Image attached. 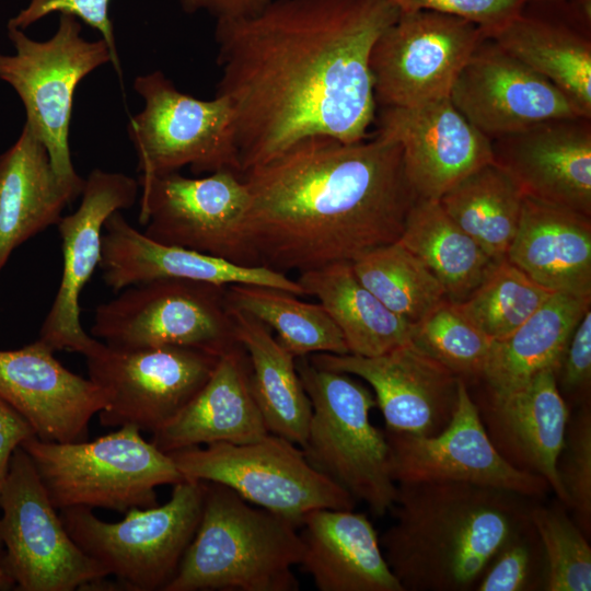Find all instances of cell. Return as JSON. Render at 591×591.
<instances>
[{
	"instance_id": "cell-1",
	"label": "cell",
	"mask_w": 591,
	"mask_h": 591,
	"mask_svg": "<svg viewBox=\"0 0 591 591\" xmlns=\"http://www.w3.org/2000/svg\"><path fill=\"white\" fill-rule=\"evenodd\" d=\"M398 15L391 0H273L217 21L216 94L234 112L242 174L308 137L367 138L371 50Z\"/></svg>"
},
{
	"instance_id": "cell-2",
	"label": "cell",
	"mask_w": 591,
	"mask_h": 591,
	"mask_svg": "<svg viewBox=\"0 0 591 591\" xmlns=\"http://www.w3.org/2000/svg\"><path fill=\"white\" fill-rule=\"evenodd\" d=\"M245 236L259 265L304 273L352 262L401 237L418 199L401 147L313 136L242 174Z\"/></svg>"
},
{
	"instance_id": "cell-3",
	"label": "cell",
	"mask_w": 591,
	"mask_h": 591,
	"mask_svg": "<svg viewBox=\"0 0 591 591\" xmlns=\"http://www.w3.org/2000/svg\"><path fill=\"white\" fill-rule=\"evenodd\" d=\"M533 500L463 482L397 484L383 555L403 591L474 590Z\"/></svg>"
},
{
	"instance_id": "cell-4",
	"label": "cell",
	"mask_w": 591,
	"mask_h": 591,
	"mask_svg": "<svg viewBox=\"0 0 591 591\" xmlns=\"http://www.w3.org/2000/svg\"><path fill=\"white\" fill-rule=\"evenodd\" d=\"M204 483L196 533L164 591H297V525L218 483Z\"/></svg>"
},
{
	"instance_id": "cell-5",
	"label": "cell",
	"mask_w": 591,
	"mask_h": 591,
	"mask_svg": "<svg viewBox=\"0 0 591 591\" xmlns=\"http://www.w3.org/2000/svg\"><path fill=\"white\" fill-rule=\"evenodd\" d=\"M296 364L312 406L301 447L306 460L383 517L394 505L397 484L385 432L370 419L376 406L373 392L350 374L316 367L305 357L296 358Z\"/></svg>"
},
{
	"instance_id": "cell-6",
	"label": "cell",
	"mask_w": 591,
	"mask_h": 591,
	"mask_svg": "<svg viewBox=\"0 0 591 591\" xmlns=\"http://www.w3.org/2000/svg\"><path fill=\"white\" fill-rule=\"evenodd\" d=\"M56 509L102 508L126 513L158 505L155 488L185 480L172 457L134 426L92 441L53 442L32 437L21 445Z\"/></svg>"
},
{
	"instance_id": "cell-7",
	"label": "cell",
	"mask_w": 591,
	"mask_h": 591,
	"mask_svg": "<svg viewBox=\"0 0 591 591\" xmlns=\"http://www.w3.org/2000/svg\"><path fill=\"white\" fill-rule=\"evenodd\" d=\"M202 502L204 483L183 480L164 505L132 508L119 522H105L85 507L59 515L73 542L125 589L164 591L196 533Z\"/></svg>"
},
{
	"instance_id": "cell-8",
	"label": "cell",
	"mask_w": 591,
	"mask_h": 591,
	"mask_svg": "<svg viewBox=\"0 0 591 591\" xmlns=\"http://www.w3.org/2000/svg\"><path fill=\"white\" fill-rule=\"evenodd\" d=\"M167 454L185 480L227 486L298 528L310 511L356 507L352 496L315 470L299 445L273 433L247 443H213Z\"/></svg>"
},
{
	"instance_id": "cell-9",
	"label": "cell",
	"mask_w": 591,
	"mask_h": 591,
	"mask_svg": "<svg viewBox=\"0 0 591 591\" xmlns=\"http://www.w3.org/2000/svg\"><path fill=\"white\" fill-rule=\"evenodd\" d=\"M134 89L144 102L127 127L139 184L186 165L195 174L231 170L242 175L234 112L227 97L196 99L161 71L137 77Z\"/></svg>"
},
{
	"instance_id": "cell-10",
	"label": "cell",
	"mask_w": 591,
	"mask_h": 591,
	"mask_svg": "<svg viewBox=\"0 0 591 591\" xmlns=\"http://www.w3.org/2000/svg\"><path fill=\"white\" fill-rule=\"evenodd\" d=\"M101 303L91 334L116 349L182 346L221 356L239 343L225 287L163 278Z\"/></svg>"
},
{
	"instance_id": "cell-11",
	"label": "cell",
	"mask_w": 591,
	"mask_h": 591,
	"mask_svg": "<svg viewBox=\"0 0 591 591\" xmlns=\"http://www.w3.org/2000/svg\"><path fill=\"white\" fill-rule=\"evenodd\" d=\"M14 55L0 54V79L22 100L26 121L47 149L51 165L63 179L80 177L71 161L69 127L76 89L96 68L111 62L106 43L81 37V25L71 14H60L51 38L34 40L23 30L8 26Z\"/></svg>"
},
{
	"instance_id": "cell-12",
	"label": "cell",
	"mask_w": 591,
	"mask_h": 591,
	"mask_svg": "<svg viewBox=\"0 0 591 591\" xmlns=\"http://www.w3.org/2000/svg\"><path fill=\"white\" fill-rule=\"evenodd\" d=\"M0 538L18 591L83 590L109 576L70 537L22 447L0 490Z\"/></svg>"
},
{
	"instance_id": "cell-13",
	"label": "cell",
	"mask_w": 591,
	"mask_h": 591,
	"mask_svg": "<svg viewBox=\"0 0 591 591\" xmlns=\"http://www.w3.org/2000/svg\"><path fill=\"white\" fill-rule=\"evenodd\" d=\"M139 186V222L150 239L240 265H259L244 232L250 194L241 174L220 170L190 178L172 172Z\"/></svg>"
},
{
	"instance_id": "cell-14",
	"label": "cell",
	"mask_w": 591,
	"mask_h": 591,
	"mask_svg": "<svg viewBox=\"0 0 591 591\" xmlns=\"http://www.w3.org/2000/svg\"><path fill=\"white\" fill-rule=\"evenodd\" d=\"M486 36L478 25L453 14L399 12L371 50L375 103L415 107L449 97L460 71Z\"/></svg>"
},
{
	"instance_id": "cell-15",
	"label": "cell",
	"mask_w": 591,
	"mask_h": 591,
	"mask_svg": "<svg viewBox=\"0 0 591 591\" xmlns=\"http://www.w3.org/2000/svg\"><path fill=\"white\" fill-rule=\"evenodd\" d=\"M219 356L182 346L116 349L88 357L89 379L105 394L104 427L134 426L153 433L204 386Z\"/></svg>"
},
{
	"instance_id": "cell-16",
	"label": "cell",
	"mask_w": 591,
	"mask_h": 591,
	"mask_svg": "<svg viewBox=\"0 0 591 591\" xmlns=\"http://www.w3.org/2000/svg\"><path fill=\"white\" fill-rule=\"evenodd\" d=\"M384 432L396 484L463 482L531 499H542L552 491L543 477L513 467L499 454L463 381L453 417L439 433L418 437Z\"/></svg>"
},
{
	"instance_id": "cell-17",
	"label": "cell",
	"mask_w": 591,
	"mask_h": 591,
	"mask_svg": "<svg viewBox=\"0 0 591 591\" xmlns=\"http://www.w3.org/2000/svg\"><path fill=\"white\" fill-rule=\"evenodd\" d=\"M139 189L135 178L95 169L84 179L78 209L57 223L61 237L62 274L39 339L53 351L69 350L91 357L104 347L85 333L79 298L102 257V236L108 217L134 206Z\"/></svg>"
},
{
	"instance_id": "cell-18",
	"label": "cell",
	"mask_w": 591,
	"mask_h": 591,
	"mask_svg": "<svg viewBox=\"0 0 591 591\" xmlns=\"http://www.w3.org/2000/svg\"><path fill=\"white\" fill-rule=\"evenodd\" d=\"M449 97L489 139L583 116L556 85L488 36L460 71Z\"/></svg>"
},
{
	"instance_id": "cell-19",
	"label": "cell",
	"mask_w": 591,
	"mask_h": 591,
	"mask_svg": "<svg viewBox=\"0 0 591 591\" xmlns=\"http://www.w3.org/2000/svg\"><path fill=\"white\" fill-rule=\"evenodd\" d=\"M310 360L366 381L384 430L391 432L434 436L449 425L457 405L461 380L412 340L374 357L320 352Z\"/></svg>"
},
{
	"instance_id": "cell-20",
	"label": "cell",
	"mask_w": 591,
	"mask_h": 591,
	"mask_svg": "<svg viewBox=\"0 0 591 591\" xmlns=\"http://www.w3.org/2000/svg\"><path fill=\"white\" fill-rule=\"evenodd\" d=\"M376 132L402 150L418 198L438 200L472 172L493 162L491 139L475 128L450 97L415 107H381Z\"/></svg>"
},
{
	"instance_id": "cell-21",
	"label": "cell",
	"mask_w": 591,
	"mask_h": 591,
	"mask_svg": "<svg viewBox=\"0 0 591 591\" xmlns=\"http://www.w3.org/2000/svg\"><path fill=\"white\" fill-rule=\"evenodd\" d=\"M470 391L483 427L499 454L513 467L543 477L568 509L557 473L570 407L556 385L554 370L536 373L521 387L495 393L482 384Z\"/></svg>"
},
{
	"instance_id": "cell-22",
	"label": "cell",
	"mask_w": 591,
	"mask_h": 591,
	"mask_svg": "<svg viewBox=\"0 0 591 591\" xmlns=\"http://www.w3.org/2000/svg\"><path fill=\"white\" fill-rule=\"evenodd\" d=\"M39 338L18 349L0 350V397L43 441L79 442L89 422L106 407L102 389L63 367Z\"/></svg>"
},
{
	"instance_id": "cell-23",
	"label": "cell",
	"mask_w": 591,
	"mask_h": 591,
	"mask_svg": "<svg viewBox=\"0 0 591 591\" xmlns=\"http://www.w3.org/2000/svg\"><path fill=\"white\" fill-rule=\"evenodd\" d=\"M493 162L525 197L591 217V118L545 121L491 139Z\"/></svg>"
},
{
	"instance_id": "cell-24",
	"label": "cell",
	"mask_w": 591,
	"mask_h": 591,
	"mask_svg": "<svg viewBox=\"0 0 591 591\" xmlns=\"http://www.w3.org/2000/svg\"><path fill=\"white\" fill-rule=\"evenodd\" d=\"M99 268L114 292L163 278L227 287L257 285L304 296L297 280L263 265L246 266L194 250L159 243L132 227L119 212L104 223Z\"/></svg>"
},
{
	"instance_id": "cell-25",
	"label": "cell",
	"mask_w": 591,
	"mask_h": 591,
	"mask_svg": "<svg viewBox=\"0 0 591 591\" xmlns=\"http://www.w3.org/2000/svg\"><path fill=\"white\" fill-rule=\"evenodd\" d=\"M251 364L237 344L221 356L196 395L150 441L162 452L213 443H247L269 432L254 399Z\"/></svg>"
},
{
	"instance_id": "cell-26",
	"label": "cell",
	"mask_w": 591,
	"mask_h": 591,
	"mask_svg": "<svg viewBox=\"0 0 591 591\" xmlns=\"http://www.w3.org/2000/svg\"><path fill=\"white\" fill-rule=\"evenodd\" d=\"M299 526V566L320 591H403L366 514L316 509L306 513Z\"/></svg>"
},
{
	"instance_id": "cell-27",
	"label": "cell",
	"mask_w": 591,
	"mask_h": 591,
	"mask_svg": "<svg viewBox=\"0 0 591 591\" xmlns=\"http://www.w3.org/2000/svg\"><path fill=\"white\" fill-rule=\"evenodd\" d=\"M83 186L84 179L57 175L46 147L24 124L18 140L0 155V271L16 247L57 225Z\"/></svg>"
},
{
	"instance_id": "cell-28",
	"label": "cell",
	"mask_w": 591,
	"mask_h": 591,
	"mask_svg": "<svg viewBox=\"0 0 591 591\" xmlns=\"http://www.w3.org/2000/svg\"><path fill=\"white\" fill-rule=\"evenodd\" d=\"M506 258L553 293L591 298V217L524 196Z\"/></svg>"
},
{
	"instance_id": "cell-29",
	"label": "cell",
	"mask_w": 591,
	"mask_h": 591,
	"mask_svg": "<svg viewBox=\"0 0 591 591\" xmlns=\"http://www.w3.org/2000/svg\"><path fill=\"white\" fill-rule=\"evenodd\" d=\"M230 312L235 339L250 359L252 393L268 432L301 448L306 439L312 406L299 376L296 357L264 323L233 308Z\"/></svg>"
},
{
	"instance_id": "cell-30",
	"label": "cell",
	"mask_w": 591,
	"mask_h": 591,
	"mask_svg": "<svg viewBox=\"0 0 591 591\" xmlns=\"http://www.w3.org/2000/svg\"><path fill=\"white\" fill-rule=\"evenodd\" d=\"M297 281L305 294L323 305L340 329L349 354L374 357L410 341L412 325L358 280L351 262L300 273Z\"/></svg>"
},
{
	"instance_id": "cell-31",
	"label": "cell",
	"mask_w": 591,
	"mask_h": 591,
	"mask_svg": "<svg viewBox=\"0 0 591 591\" xmlns=\"http://www.w3.org/2000/svg\"><path fill=\"white\" fill-rule=\"evenodd\" d=\"M491 38L507 53L556 85L591 118L590 36L568 22L528 13L526 10Z\"/></svg>"
},
{
	"instance_id": "cell-32",
	"label": "cell",
	"mask_w": 591,
	"mask_h": 591,
	"mask_svg": "<svg viewBox=\"0 0 591 591\" xmlns=\"http://www.w3.org/2000/svg\"><path fill=\"white\" fill-rule=\"evenodd\" d=\"M589 308L591 298L552 293L513 333L494 340L477 384L495 393H508L524 385L540 371L554 370L573 328Z\"/></svg>"
},
{
	"instance_id": "cell-33",
	"label": "cell",
	"mask_w": 591,
	"mask_h": 591,
	"mask_svg": "<svg viewBox=\"0 0 591 591\" xmlns=\"http://www.w3.org/2000/svg\"><path fill=\"white\" fill-rule=\"evenodd\" d=\"M398 242L416 255L454 303L468 298L500 260L488 255L442 209L438 200L418 198Z\"/></svg>"
},
{
	"instance_id": "cell-34",
	"label": "cell",
	"mask_w": 591,
	"mask_h": 591,
	"mask_svg": "<svg viewBox=\"0 0 591 591\" xmlns=\"http://www.w3.org/2000/svg\"><path fill=\"white\" fill-rule=\"evenodd\" d=\"M524 195L496 163L468 174L439 199L445 213L497 260L515 235Z\"/></svg>"
},
{
	"instance_id": "cell-35",
	"label": "cell",
	"mask_w": 591,
	"mask_h": 591,
	"mask_svg": "<svg viewBox=\"0 0 591 591\" xmlns=\"http://www.w3.org/2000/svg\"><path fill=\"white\" fill-rule=\"evenodd\" d=\"M297 297L257 285L225 287L228 305L275 331L279 344L296 358L320 352L349 354L340 329L323 305L303 302Z\"/></svg>"
},
{
	"instance_id": "cell-36",
	"label": "cell",
	"mask_w": 591,
	"mask_h": 591,
	"mask_svg": "<svg viewBox=\"0 0 591 591\" xmlns=\"http://www.w3.org/2000/svg\"><path fill=\"white\" fill-rule=\"evenodd\" d=\"M351 266L358 280L412 326L447 298L434 275L398 241L358 256Z\"/></svg>"
},
{
	"instance_id": "cell-37",
	"label": "cell",
	"mask_w": 591,
	"mask_h": 591,
	"mask_svg": "<svg viewBox=\"0 0 591 591\" xmlns=\"http://www.w3.org/2000/svg\"><path fill=\"white\" fill-rule=\"evenodd\" d=\"M552 293L505 258L456 305L485 335L500 340L530 318Z\"/></svg>"
},
{
	"instance_id": "cell-38",
	"label": "cell",
	"mask_w": 591,
	"mask_h": 591,
	"mask_svg": "<svg viewBox=\"0 0 591 591\" xmlns=\"http://www.w3.org/2000/svg\"><path fill=\"white\" fill-rule=\"evenodd\" d=\"M410 340L467 387L480 382L494 344L447 298L412 326Z\"/></svg>"
},
{
	"instance_id": "cell-39",
	"label": "cell",
	"mask_w": 591,
	"mask_h": 591,
	"mask_svg": "<svg viewBox=\"0 0 591 591\" xmlns=\"http://www.w3.org/2000/svg\"><path fill=\"white\" fill-rule=\"evenodd\" d=\"M567 510L559 500L549 506L532 502L530 507L545 555L544 591L591 590V547Z\"/></svg>"
},
{
	"instance_id": "cell-40",
	"label": "cell",
	"mask_w": 591,
	"mask_h": 591,
	"mask_svg": "<svg viewBox=\"0 0 591 591\" xmlns=\"http://www.w3.org/2000/svg\"><path fill=\"white\" fill-rule=\"evenodd\" d=\"M557 473L568 510L583 534L591 536V402L571 409Z\"/></svg>"
},
{
	"instance_id": "cell-41",
	"label": "cell",
	"mask_w": 591,
	"mask_h": 591,
	"mask_svg": "<svg viewBox=\"0 0 591 591\" xmlns=\"http://www.w3.org/2000/svg\"><path fill=\"white\" fill-rule=\"evenodd\" d=\"M545 581L543 546L529 518L499 549L474 590L537 591L544 590Z\"/></svg>"
},
{
	"instance_id": "cell-42",
	"label": "cell",
	"mask_w": 591,
	"mask_h": 591,
	"mask_svg": "<svg viewBox=\"0 0 591 591\" xmlns=\"http://www.w3.org/2000/svg\"><path fill=\"white\" fill-rule=\"evenodd\" d=\"M554 375L570 409L591 402V308L573 328L554 368Z\"/></svg>"
},
{
	"instance_id": "cell-43",
	"label": "cell",
	"mask_w": 591,
	"mask_h": 591,
	"mask_svg": "<svg viewBox=\"0 0 591 591\" xmlns=\"http://www.w3.org/2000/svg\"><path fill=\"white\" fill-rule=\"evenodd\" d=\"M399 12L437 11L466 19L491 37L521 14L530 0H391Z\"/></svg>"
},
{
	"instance_id": "cell-44",
	"label": "cell",
	"mask_w": 591,
	"mask_h": 591,
	"mask_svg": "<svg viewBox=\"0 0 591 591\" xmlns=\"http://www.w3.org/2000/svg\"><path fill=\"white\" fill-rule=\"evenodd\" d=\"M109 2L111 0H31L25 9L9 21L8 26L24 30L54 12L79 18L102 35L111 54V62L120 78V62L108 14Z\"/></svg>"
},
{
	"instance_id": "cell-45",
	"label": "cell",
	"mask_w": 591,
	"mask_h": 591,
	"mask_svg": "<svg viewBox=\"0 0 591 591\" xmlns=\"http://www.w3.org/2000/svg\"><path fill=\"white\" fill-rule=\"evenodd\" d=\"M32 437L35 432L28 422L0 397V490L13 452Z\"/></svg>"
},
{
	"instance_id": "cell-46",
	"label": "cell",
	"mask_w": 591,
	"mask_h": 591,
	"mask_svg": "<svg viewBox=\"0 0 591 591\" xmlns=\"http://www.w3.org/2000/svg\"><path fill=\"white\" fill-rule=\"evenodd\" d=\"M188 13L205 10L218 20L253 16L273 0H178Z\"/></svg>"
},
{
	"instance_id": "cell-47",
	"label": "cell",
	"mask_w": 591,
	"mask_h": 591,
	"mask_svg": "<svg viewBox=\"0 0 591 591\" xmlns=\"http://www.w3.org/2000/svg\"><path fill=\"white\" fill-rule=\"evenodd\" d=\"M15 581L11 575L4 545L0 538V591L15 590Z\"/></svg>"
},
{
	"instance_id": "cell-48",
	"label": "cell",
	"mask_w": 591,
	"mask_h": 591,
	"mask_svg": "<svg viewBox=\"0 0 591 591\" xmlns=\"http://www.w3.org/2000/svg\"><path fill=\"white\" fill-rule=\"evenodd\" d=\"M563 0H530V3H556Z\"/></svg>"
}]
</instances>
